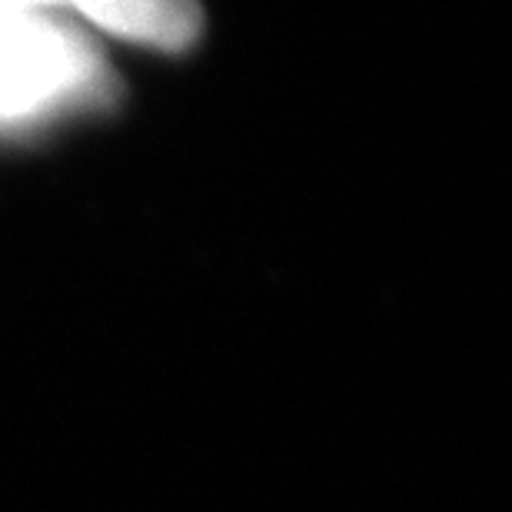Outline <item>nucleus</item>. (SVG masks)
Instances as JSON below:
<instances>
[{"instance_id":"obj_1","label":"nucleus","mask_w":512,"mask_h":512,"mask_svg":"<svg viewBox=\"0 0 512 512\" xmlns=\"http://www.w3.org/2000/svg\"><path fill=\"white\" fill-rule=\"evenodd\" d=\"M97 37L57 10L0 0V133H30L114 104Z\"/></svg>"},{"instance_id":"obj_2","label":"nucleus","mask_w":512,"mask_h":512,"mask_svg":"<svg viewBox=\"0 0 512 512\" xmlns=\"http://www.w3.org/2000/svg\"><path fill=\"white\" fill-rule=\"evenodd\" d=\"M60 14L90 34H107L160 54H183L203 30L197 0H60Z\"/></svg>"},{"instance_id":"obj_3","label":"nucleus","mask_w":512,"mask_h":512,"mask_svg":"<svg viewBox=\"0 0 512 512\" xmlns=\"http://www.w3.org/2000/svg\"><path fill=\"white\" fill-rule=\"evenodd\" d=\"M30 7H40V10H57L60 14V0H24Z\"/></svg>"}]
</instances>
